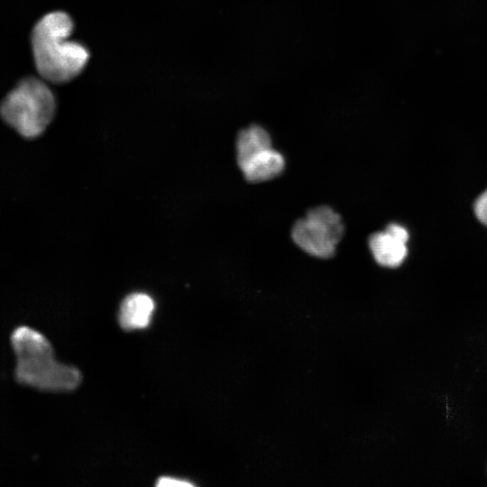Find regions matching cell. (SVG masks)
Segmentation results:
<instances>
[{
  "label": "cell",
  "mask_w": 487,
  "mask_h": 487,
  "mask_svg": "<svg viewBox=\"0 0 487 487\" xmlns=\"http://www.w3.org/2000/svg\"><path fill=\"white\" fill-rule=\"evenodd\" d=\"M11 344L16 356L18 382L47 391H69L81 381L80 372L58 362L50 341L39 331L23 326L15 328Z\"/></svg>",
  "instance_id": "cell-2"
},
{
  "label": "cell",
  "mask_w": 487,
  "mask_h": 487,
  "mask_svg": "<svg viewBox=\"0 0 487 487\" xmlns=\"http://www.w3.org/2000/svg\"><path fill=\"white\" fill-rule=\"evenodd\" d=\"M158 486H166V487H171V486H192L193 483L188 480L178 478V477H172V476H162L160 479H158L157 482Z\"/></svg>",
  "instance_id": "cell-10"
},
{
  "label": "cell",
  "mask_w": 487,
  "mask_h": 487,
  "mask_svg": "<svg viewBox=\"0 0 487 487\" xmlns=\"http://www.w3.org/2000/svg\"><path fill=\"white\" fill-rule=\"evenodd\" d=\"M73 29L71 18L64 12H51L34 26L32 45L39 74L51 82L64 83L78 76L88 60L87 50L69 41Z\"/></svg>",
  "instance_id": "cell-1"
},
{
  "label": "cell",
  "mask_w": 487,
  "mask_h": 487,
  "mask_svg": "<svg viewBox=\"0 0 487 487\" xmlns=\"http://www.w3.org/2000/svg\"><path fill=\"white\" fill-rule=\"evenodd\" d=\"M271 147V140L270 134L262 126L254 124L242 130L236 141L238 166L255 153Z\"/></svg>",
  "instance_id": "cell-8"
},
{
  "label": "cell",
  "mask_w": 487,
  "mask_h": 487,
  "mask_svg": "<svg viewBox=\"0 0 487 487\" xmlns=\"http://www.w3.org/2000/svg\"><path fill=\"white\" fill-rule=\"evenodd\" d=\"M55 98L41 80L23 79L4 99L0 114L5 122L24 138L41 134L53 118Z\"/></svg>",
  "instance_id": "cell-3"
},
{
  "label": "cell",
  "mask_w": 487,
  "mask_h": 487,
  "mask_svg": "<svg viewBox=\"0 0 487 487\" xmlns=\"http://www.w3.org/2000/svg\"><path fill=\"white\" fill-rule=\"evenodd\" d=\"M409 237L408 230L395 223L372 234L368 244L376 262L387 268L399 267L407 257Z\"/></svg>",
  "instance_id": "cell-5"
},
{
  "label": "cell",
  "mask_w": 487,
  "mask_h": 487,
  "mask_svg": "<svg viewBox=\"0 0 487 487\" xmlns=\"http://www.w3.org/2000/svg\"><path fill=\"white\" fill-rule=\"evenodd\" d=\"M343 234L341 216L331 207L319 206L311 208L305 217L295 222L291 237L308 254L328 259L335 254L336 244Z\"/></svg>",
  "instance_id": "cell-4"
},
{
  "label": "cell",
  "mask_w": 487,
  "mask_h": 487,
  "mask_svg": "<svg viewBox=\"0 0 487 487\" xmlns=\"http://www.w3.org/2000/svg\"><path fill=\"white\" fill-rule=\"evenodd\" d=\"M155 311L154 299L145 292H133L121 302L118 320L125 330L147 328Z\"/></svg>",
  "instance_id": "cell-6"
},
{
  "label": "cell",
  "mask_w": 487,
  "mask_h": 487,
  "mask_svg": "<svg viewBox=\"0 0 487 487\" xmlns=\"http://www.w3.org/2000/svg\"><path fill=\"white\" fill-rule=\"evenodd\" d=\"M283 156L272 147L262 150L239 165L245 179L262 182L278 177L284 170Z\"/></svg>",
  "instance_id": "cell-7"
},
{
  "label": "cell",
  "mask_w": 487,
  "mask_h": 487,
  "mask_svg": "<svg viewBox=\"0 0 487 487\" xmlns=\"http://www.w3.org/2000/svg\"><path fill=\"white\" fill-rule=\"evenodd\" d=\"M473 210L478 220L487 226V189L475 200Z\"/></svg>",
  "instance_id": "cell-9"
}]
</instances>
